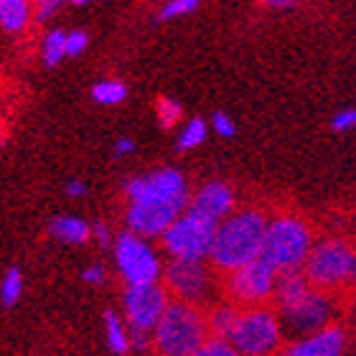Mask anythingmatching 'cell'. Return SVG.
I'll return each instance as SVG.
<instances>
[{
  "instance_id": "1",
  "label": "cell",
  "mask_w": 356,
  "mask_h": 356,
  "mask_svg": "<svg viewBox=\"0 0 356 356\" xmlns=\"http://www.w3.org/2000/svg\"><path fill=\"white\" fill-rule=\"evenodd\" d=\"M127 229L145 239L163 237L165 229L191 207L188 184L176 168H156L145 176L127 178L125 186Z\"/></svg>"
},
{
  "instance_id": "9",
  "label": "cell",
  "mask_w": 356,
  "mask_h": 356,
  "mask_svg": "<svg viewBox=\"0 0 356 356\" xmlns=\"http://www.w3.org/2000/svg\"><path fill=\"white\" fill-rule=\"evenodd\" d=\"M115 262L122 275L125 285H143V282H158L163 275V267L158 260L156 250L145 242V237L135 234L133 229L122 232L115 239Z\"/></svg>"
},
{
  "instance_id": "14",
  "label": "cell",
  "mask_w": 356,
  "mask_h": 356,
  "mask_svg": "<svg viewBox=\"0 0 356 356\" xmlns=\"http://www.w3.org/2000/svg\"><path fill=\"white\" fill-rule=\"evenodd\" d=\"M191 209L211 216L216 222H222V219H227L234 211V191L224 181H207L199 191L193 193Z\"/></svg>"
},
{
  "instance_id": "17",
  "label": "cell",
  "mask_w": 356,
  "mask_h": 356,
  "mask_svg": "<svg viewBox=\"0 0 356 356\" xmlns=\"http://www.w3.org/2000/svg\"><path fill=\"white\" fill-rule=\"evenodd\" d=\"M239 313L234 305H216L214 311L209 313L207 321H209V334L216 336V339H229L234 326H237L239 321Z\"/></svg>"
},
{
  "instance_id": "18",
  "label": "cell",
  "mask_w": 356,
  "mask_h": 356,
  "mask_svg": "<svg viewBox=\"0 0 356 356\" xmlns=\"http://www.w3.org/2000/svg\"><path fill=\"white\" fill-rule=\"evenodd\" d=\"M104 341H107V349H110L112 354H127V351L133 349L130 336H127L122 321L118 318V313H112V311L104 313Z\"/></svg>"
},
{
  "instance_id": "21",
  "label": "cell",
  "mask_w": 356,
  "mask_h": 356,
  "mask_svg": "<svg viewBox=\"0 0 356 356\" xmlns=\"http://www.w3.org/2000/svg\"><path fill=\"white\" fill-rule=\"evenodd\" d=\"M207 122L201 118H191L188 122L184 125V130H181V135H178L176 140V148L178 150H193L199 148L201 143L207 140Z\"/></svg>"
},
{
  "instance_id": "27",
  "label": "cell",
  "mask_w": 356,
  "mask_h": 356,
  "mask_svg": "<svg viewBox=\"0 0 356 356\" xmlns=\"http://www.w3.org/2000/svg\"><path fill=\"white\" fill-rule=\"evenodd\" d=\"M356 127V110L354 107H346V110L336 112L334 120H331V130L334 133H349Z\"/></svg>"
},
{
  "instance_id": "22",
  "label": "cell",
  "mask_w": 356,
  "mask_h": 356,
  "mask_svg": "<svg viewBox=\"0 0 356 356\" xmlns=\"http://www.w3.org/2000/svg\"><path fill=\"white\" fill-rule=\"evenodd\" d=\"M23 293V275L18 267H8L6 275H3V282H0V298H3V305L10 308V305L18 303V298Z\"/></svg>"
},
{
  "instance_id": "34",
  "label": "cell",
  "mask_w": 356,
  "mask_h": 356,
  "mask_svg": "<svg viewBox=\"0 0 356 356\" xmlns=\"http://www.w3.org/2000/svg\"><path fill=\"white\" fill-rule=\"evenodd\" d=\"M265 6H270V8H290L296 0H262Z\"/></svg>"
},
{
  "instance_id": "35",
  "label": "cell",
  "mask_w": 356,
  "mask_h": 356,
  "mask_svg": "<svg viewBox=\"0 0 356 356\" xmlns=\"http://www.w3.org/2000/svg\"><path fill=\"white\" fill-rule=\"evenodd\" d=\"M69 3H74V6H87V3H92V0H69Z\"/></svg>"
},
{
  "instance_id": "12",
  "label": "cell",
  "mask_w": 356,
  "mask_h": 356,
  "mask_svg": "<svg viewBox=\"0 0 356 356\" xmlns=\"http://www.w3.org/2000/svg\"><path fill=\"white\" fill-rule=\"evenodd\" d=\"M165 285L171 290L176 300L186 303H201L211 293V277L204 262H188V260H171L163 270Z\"/></svg>"
},
{
  "instance_id": "29",
  "label": "cell",
  "mask_w": 356,
  "mask_h": 356,
  "mask_svg": "<svg viewBox=\"0 0 356 356\" xmlns=\"http://www.w3.org/2000/svg\"><path fill=\"white\" fill-rule=\"evenodd\" d=\"M67 0H33L36 6V21H46L49 15H54L59 10V6H64Z\"/></svg>"
},
{
  "instance_id": "33",
  "label": "cell",
  "mask_w": 356,
  "mask_h": 356,
  "mask_svg": "<svg viewBox=\"0 0 356 356\" xmlns=\"http://www.w3.org/2000/svg\"><path fill=\"white\" fill-rule=\"evenodd\" d=\"M92 234H95V239L99 242L102 247L110 245V229L104 227V224H97V227H92Z\"/></svg>"
},
{
  "instance_id": "16",
  "label": "cell",
  "mask_w": 356,
  "mask_h": 356,
  "mask_svg": "<svg viewBox=\"0 0 356 356\" xmlns=\"http://www.w3.org/2000/svg\"><path fill=\"white\" fill-rule=\"evenodd\" d=\"M49 232H51L59 242H67V245H84V242H89V237H92V227H89L84 219H79V216H69V214L56 216V219L49 224Z\"/></svg>"
},
{
  "instance_id": "25",
  "label": "cell",
  "mask_w": 356,
  "mask_h": 356,
  "mask_svg": "<svg viewBox=\"0 0 356 356\" xmlns=\"http://www.w3.org/2000/svg\"><path fill=\"white\" fill-rule=\"evenodd\" d=\"M199 6H201V0H168V3L161 8V21H171V18H178V15L193 13Z\"/></svg>"
},
{
  "instance_id": "26",
  "label": "cell",
  "mask_w": 356,
  "mask_h": 356,
  "mask_svg": "<svg viewBox=\"0 0 356 356\" xmlns=\"http://www.w3.org/2000/svg\"><path fill=\"white\" fill-rule=\"evenodd\" d=\"M211 130H214L219 138H234V133H237V125H234V120L227 115V112H214L211 115Z\"/></svg>"
},
{
  "instance_id": "6",
  "label": "cell",
  "mask_w": 356,
  "mask_h": 356,
  "mask_svg": "<svg viewBox=\"0 0 356 356\" xmlns=\"http://www.w3.org/2000/svg\"><path fill=\"white\" fill-rule=\"evenodd\" d=\"M308 280L321 290L349 288L356 282V247L336 237L316 242L303 265Z\"/></svg>"
},
{
  "instance_id": "24",
  "label": "cell",
  "mask_w": 356,
  "mask_h": 356,
  "mask_svg": "<svg viewBox=\"0 0 356 356\" xmlns=\"http://www.w3.org/2000/svg\"><path fill=\"white\" fill-rule=\"evenodd\" d=\"M158 120H161V127H176L178 122H181V118H184V110H181V104L176 102V99H168V97H161L158 99Z\"/></svg>"
},
{
  "instance_id": "5",
  "label": "cell",
  "mask_w": 356,
  "mask_h": 356,
  "mask_svg": "<svg viewBox=\"0 0 356 356\" xmlns=\"http://www.w3.org/2000/svg\"><path fill=\"white\" fill-rule=\"evenodd\" d=\"M313 250L311 229L303 219L293 214L275 216L273 222H267L265 245H262V260L273 265L277 275L296 273L305 265L308 254Z\"/></svg>"
},
{
  "instance_id": "7",
  "label": "cell",
  "mask_w": 356,
  "mask_h": 356,
  "mask_svg": "<svg viewBox=\"0 0 356 356\" xmlns=\"http://www.w3.org/2000/svg\"><path fill=\"white\" fill-rule=\"evenodd\" d=\"M219 222L211 216L201 214L196 209H186L176 222L165 229L163 247L173 260H188V262H204L211 254V245L216 237Z\"/></svg>"
},
{
  "instance_id": "20",
  "label": "cell",
  "mask_w": 356,
  "mask_h": 356,
  "mask_svg": "<svg viewBox=\"0 0 356 356\" xmlns=\"http://www.w3.org/2000/svg\"><path fill=\"white\" fill-rule=\"evenodd\" d=\"M127 87L118 79H102L92 87V99L97 104H104V107H115V104L125 102Z\"/></svg>"
},
{
  "instance_id": "2",
  "label": "cell",
  "mask_w": 356,
  "mask_h": 356,
  "mask_svg": "<svg viewBox=\"0 0 356 356\" xmlns=\"http://www.w3.org/2000/svg\"><path fill=\"white\" fill-rule=\"evenodd\" d=\"M275 303H277V316L282 321L285 334L293 339H303L308 334H316L328 326L334 318V303L326 290L316 288L308 275L296 270L277 277V290H275Z\"/></svg>"
},
{
  "instance_id": "11",
  "label": "cell",
  "mask_w": 356,
  "mask_h": 356,
  "mask_svg": "<svg viewBox=\"0 0 356 356\" xmlns=\"http://www.w3.org/2000/svg\"><path fill=\"white\" fill-rule=\"evenodd\" d=\"M122 305H125V318L130 321L133 331L153 334V328L163 318L171 300H168L165 288H161L158 282H143V285H127Z\"/></svg>"
},
{
  "instance_id": "23",
  "label": "cell",
  "mask_w": 356,
  "mask_h": 356,
  "mask_svg": "<svg viewBox=\"0 0 356 356\" xmlns=\"http://www.w3.org/2000/svg\"><path fill=\"white\" fill-rule=\"evenodd\" d=\"M191 356H242L237 349H234V343L227 341V339H216V336H209L207 341L201 343L199 349L193 351Z\"/></svg>"
},
{
  "instance_id": "8",
  "label": "cell",
  "mask_w": 356,
  "mask_h": 356,
  "mask_svg": "<svg viewBox=\"0 0 356 356\" xmlns=\"http://www.w3.org/2000/svg\"><path fill=\"white\" fill-rule=\"evenodd\" d=\"M282 328L280 316L265 305H252L239 313V321L227 341L234 343V349L242 356H275L280 351Z\"/></svg>"
},
{
  "instance_id": "4",
  "label": "cell",
  "mask_w": 356,
  "mask_h": 356,
  "mask_svg": "<svg viewBox=\"0 0 356 356\" xmlns=\"http://www.w3.org/2000/svg\"><path fill=\"white\" fill-rule=\"evenodd\" d=\"M207 339L209 321L186 300H171L163 318L153 328V349L158 356H191Z\"/></svg>"
},
{
  "instance_id": "31",
  "label": "cell",
  "mask_w": 356,
  "mask_h": 356,
  "mask_svg": "<svg viewBox=\"0 0 356 356\" xmlns=\"http://www.w3.org/2000/svg\"><path fill=\"white\" fill-rule=\"evenodd\" d=\"M135 150V143L130 140V138H120L118 143H115V150H112V156L115 158H125V156H130Z\"/></svg>"
},
{
  "instance_id": "13",
  "label": "cell",
  "mask_w": 356,
  "mask_h": 356,
  "mask_svg": "<svg viewBox=\"0 0 356 356\" xmlns=\"http://www.w3.org/2000/svg\"><path fill=\"white\" fill-rule=\"evenodd\" d=\"M346 346V336L339 326H326L308 334L303 339H296L288 349L277 351L275 356H341Z\"/></svg>"
},
{
  "instance_id": "32",
  "label": "cell",
  "mask_w": 356,
  "mask_h": 356,
  "mask_svg": "<svg viewBox=\"0 0 356 356\" xmlns=\"http://www.w3.org/2000/svg\"><path fill=\"white\" fill-rule=\"evenodd\" d=\"M67 196L69 199H82V196H87V186H84L82 181H69Z\"/></svg>"
},
{
  "instance_id": "15",
  "label": "cell",
  "mask_w": 356,
  "mask_h": 356,
  "mask_svg": "<svg viewBox=\"0 0 356 356\" xmlns=\"http://www.w3.org/2000/svg\"><path fill=\"white\" fill-rule=\"evenodd\" d=\"M33 18V0H0V26L6 33H21Z\"/></svg>"
},
{
  "instance_id": "10",
  "label": "cell",
  "mask_w": 356,
  "mask_h": 356,
  "mask_svg": "<svg viewBox=\"0 0 356 356\" xmlns=\"http://www.w3.org/2000/svg\"><path fill=\"white\" fill-rule=\"evenodd\" d=\"M277 277L273 265H267L262 257L247 262V265L237 267L227 273V293L232 296V300H237L239 305H265L270 298H275L277 290Z\"/></svg>"
},
{
  "instance_id": "30",
  "label": "cell",
  "mask_w": 356,
  "mask_h": 356,
  "mask_svg": "<svg viewBox=\"0 0 356 356\" xmlns=\"http://www.w3.org/2000/svg\"><path fill=\"white\" fill-rule=\"evenodd\" d=\"M104 277H107V273H104L102 265H89V267H84V273H82V280L89 282V285H102Z\"/></svg>"
},
{
  "instance_id": "19",
  "label": "cell",
  "mask_w": 356,
  "mask_h": 356,
  "mask_svg": "<svg viewBox=\"0 0 356 356\" xmlns=\"http://www.w3.org/2000/svg\"><path fill=\"white\" fill-rule=\"evenodd\" d=\"M67 38H69V33H67V31H61V29L49 31V33L44 36V44H41V56H44L46 67H56L64 56H69Z\"/></svg>"
},
{
  "instance_id": "3",
  "label": "cell",
  "mask_w": 356,
  "mask_h": 356,
  "mask_svg": "<svg viewBox=\"0 0 356 356\" xmlns=\"http://www.w3.org/2000/svg\"><path fill=\"white\" fill-rule=\"evenodd\" d=\"M265 234L267 219L262 211H254V209L232 211L216 227V237L214 245H211L209 260H211V265L216 270L232 273V270H237V267L260 257Z\"/></svg>"
},
{
  "instance_id": "28",
  "label": "cell",
  "mask_w": 356,
  "mask_h": 356,
  "mask_svg": "<svg viewBox=\"0 0 356 356\" xmlns=\"http://www.w3.org/2000/svg\"><path fill=\"white\" fill-rule=\"evenodd\" d=\"M89 38L84 31H69V38H67V51L69 56H79V54L87 49Z\"/></svg>"
}]
</instances>
